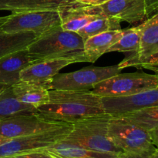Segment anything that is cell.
Listing matches in <instances>:
<instances>
[{
  "instance_id": "obj_4",
  "label": "cell",
  "mask_w": 158,
  "mask_h": 158,
  "mask_svg": "<svg viewBox=\"0 0 158 158\" xmlns=\"http://www.w3.org/2000/svg\"><path fill=\"white\" fill-rule=\"evenodd\" d=\"M108 136L123 152L152 154L156 150L149 131L120 116H111Z\"/></svg>"
},
{
  "instance_id": "obj_3",
  "label": "cell",
  "mask_w": 158,
  "mask_h": 158,
  "mask_svg": "<svg viewBox=\"0 0 158 158\" xmlns=\"http://www.w3.org/2000/svg\"><path fill=\"white\" fill-rule=\"evenodd\" d=\"M111 115L106 113L85 117L72 123V129L62 141L98 152L120 154L108 136Z\"/></svg>"
},
{
  "instance_id": "obj_13",
  "label": "cell",
  "mask_w": 158,
  "mask_h": 158,
  "mask_svg": "<svg viewBox=\"0 0 158 158\" xmlns=\"http://www.w3.org/2000/svg\"><path fill=\"white\" fill-rule=\"evenodd\" d=\"M72 63L68 59H54L32 63L20 73V81L37 83L47 89V85L60 69Z\"/></svg>"
},
{
  "instance_id": "obj_1",
  "label": "cell",
  "mask_w": 158,
  "mask_h": 158,
  "mask_svg": "<svg viewBox=\"0 0 158 158\" xmlns=\"http://www.w3.org/2000/svg\"><path fill=\"white\" fill-rule=\"evenodd\" d=\"M37 115L45 120L73 123L85 117L104 114L102 97L90 90H49L47 103L37 108Z\"/></svg>"
},
{
  "instance_id": "obj_22",
  "label": "cell",
  "mask_w": 158,
  "mask_h": 158,
  "mask_svg": "<svg viewBox=\"0 0 158 158\" xmlns=\"http://www.w3.org/2000/svg\"><path fill=\"white\" fill-rule=\"evenodd\" d=\"M123 30V34L122 37L110 48L108 52H123L128 54L137 53L140 46V26Z\"/></svg>"
},
{
  "instance_id": "obj_28",
  "label": "cell",
  "mask_w": 158,
  "mask_h": 158,
  "mask_svg": "<svg viewBox=\"0 0 158 158\" xmlns=\"http://www.w3.org/2000/svg\"><path fill=\"white\" fill-rule=\"evenodd\" d=\"M151 154H136V153L121 152L118 154L117 158H150Z\"/></svg>"
},
{
  "instance_id": "obj_21",
  "label": "cell",
  "mask_w": 158,
  "mask_h": 158,
  "mask_svg": "<svg viewBox=\"0 0 158 158\" xmlns=\"http://www.w3.org/2000/svg\"><path fill=\"white\" fill-rule=\"evenodd\" d=\"M121 21L112 17H98L91 23L79 30L77 33L85 40L88 38L102 32L110 30L122 29L120 26Z\"/></svg>"
},
{
  "instance_id": "obj_19",
  "label": "cell",
  "mask_w": 158,
  "mask_h": 158,
  "mask_svg": "<svg viewBox=\"0 0 158 158\" xmlns=\"http://www.w3.org/2000/svg\"><path fill=\"white\" fill-rule=\"evenodd\" d=\"M37 108L19 101L15 97L12 86L0 92V120L18 115L37 114Z\"/></svg>"
},
{
  "instance_id": "obj_15",
  "label": "cell",
  "mask_w": 158,
  "mask_h": 158,
  "mask_svg": "<svg viewBox=\"0 0 158 158\" xmlns=\"http://www.w3.org/2000/svg\"><path fill=\"white\" fill-rule=\"evenodd\" d=\"M76 0H0V10L17 12L61 11Z\"/></svg>"
},
{
  "instance_id": "obj_9",
  "label": "cell",
  "mask_w": 158,
  "mask_h": 158,
  "mask_svg": "<svg viewBox=\"0 0 158 158\" xmlns=\"http://www.w3.org/2000/svg\"><path fill=\"white\" fill-rule=\"evenodd\" d=\"M62 18L59 11L17 12L8 15L0 30L7 33L32 32L36 38L51 29L61 26Z\"/></svg>"
},
{
  "instance_id": "obj_11",
  "label": "cell",
  "mask_w": 158,
  "mask_h": 158,
  "mask_svg": "<svg viewBox=\"0 0 158 158\" xmlns=\"http://www.w3.org/2000/svg\"><path fill=\"white\" fill-rule=\"evenodd\" d=\"M64 124L66 123L45 120L37 114L14 116L0 120V135L12 139L46 132Z\"/></svg>"
},
{
  "instance_id": "obj_27",
  "label": "cell",
  "mask_w": 158,
  "mask_h": 158,
  "mask_svg": "<svg viewBox=\"0 0 158 158\" xmlns=\"http://www.w3.org/2000/svg\"><path fill=\"white\" fill-rule=\"evenodd\" d=\"M109 1L110 0H76L75 2L82 5V6H97L104 4Z\"/></svg>"
},
{
  "instance_id": "obj_7",
  "label": "cell",
  "mask_w": 158,
  "mask_h": 158,
  "mask_svg": "<svg viewBox=\"0 0 158 158\" xmlns=\"http://www.w3.org/2000/svg\"><path fill=\"white\" fill-rule=\"evenodd\" d=\"M118 64L110 66H89L67 73H58L52 77L47 89L58 90H91L97 83L120 73Z\"/></svg>"
},
{
  "instance_id": "obj_8",
  "label": "cell",
  "mask_w": 158,
  "mask_h": 158,
  "mask_svg": "<svg viewBox=\"0 0 158 158\" xmlns=\"http://www.w3.org/2000/svg\"><path fill=\"white\" fill-rule=\"evenodd\" d=\"M65 9L86 15L112 17L130 24L143 22L148 18L145 0H110L97 6H82L74 2Z\"/></svg>"
},
{
  "instance_id": "obj_12",
  "label": "cell",
  "mask_w": 158,
  "mask_h": 158,
  "mask_svg": "<svg viewBox=\"0 0 158 158\" xmlns=\"http://www.w3.org/2000/svg\"><path fill=\"white\" fill-rule=\"evenodd\" d=\"M154 72L158 75V68ZM105 113L118 116L141 109L158 106V86L140 94L123 97H102Z\"/></svg>"
},
{
  "instance_id": "obj_5",
  "label": "cell",
  "mask_w": 158,
  "mask_h": 158,
  "mask_svg": "<svg viewBox=\"0 0 158 158\" xmlns=\"http://www.w3.org/2000/svg\"><path fill=\"white\" fill-rule=\"evenodd\" d=\"M158 86L157 74L143 72L118 73L97 83L91 92L100 97H123Z\"/></svg>"
},
{
  "instance_id": "obj_17",
  "label": "cell",
  "mask_w": 158,
  "mask_h": 158,
  "mask_svg": "<svg viewBox=\"0 0 158 158\" xmlns=\"http://www.w3.org/2000/svg\"><path fill=\"white\" fill-rule=\"evenodd\" d=\"M12 89L19 101L35 108L46 104L49 100V90L40 84L20 81L12 86Z\"/></svg>"
},
{
  "instance_id": "obj_16",
  "label": "cell",
  "mask_w": 158,
  "mask_h": 158,
  "mask_svg": "<svg viewBox=\"0 0 158 158\" xmlns=\"http://www.w3.org/2000/svg\"><path fill=\"white\" fill-rule=\"evenodd\" d=\"M123 29L110 30L91 36L84 41V54L89 63H95L122 37Z\"/></svg>"
},
{
  "instance_id": "obj_25",
  "label": "cell",
  "mask_w": 158,
  "mask_h": 158,
  "mask_svg": "<svg viewBox=\"0 0 158 158\" xmlns=\"http://www.w3.org/2000/svg\"><path fill=\"white\" fill-rule=\"evenodd\" d=\"M3 158H52V156L45 151L44 150L40 151H32V152L23 153V154H16V155L10 156V157H3Z\"/></svg>"
},
{
  "instance_id": "obj_30",
  "label": "cell",
  "mask_w": 158,
  "mask_h": 158,
  "mask_svg": "<svg viewBox=\"0 0 158 158\" xmlns=\"http://www.w3.org/2000/svg\"><path fill=\"white\" fill-rule=\"evenodd\" d=\"M10 140V139H8V138H6V137H2V136L0 135V145L2 144V143H6V142H7L8 140Z\"/></svg>"
},
{
  "instance_id": "obj_26",
  "label": "cell",
  "mask_w": 158,
  "mask_h": 158,
  "mask_svg": "<svg viewBox=\"0 0 158 158\" xmlns=\"http://www.w3.org/2000/svg\"><path fill=\"white\" fill-rule=\"evenodd\" d=\"M148 18L158 12V0H145Z\"/></svg>"
},
{
  "instance_id": "obj_32",
  "label": "cell",
  "mask_w": 158,
  "mask_h": 158,
  "mask_svg": "<svg viewBox=\"0 0 158 158\" xmlns=\"http://www.w3.org/2000/svg\"><path fill=\"white\" fill-rule=\"evenodd\" d=\"M8 19V15L7 16H2V17H0V26L6 21V19Z\"/></svg>"
},
{
  "instance_id": "obj_33",
  "label": "cell",
  "mask_w": 158,
  "mask_h": 158,
  "mask_svg": "<svg viewBox=\"0 0 158 158\" xmlns=\"http://www.w3.org/2000/svg\"><path fill=\"white\" fill-rule=\"evenodd\" d=\"M7 87H9L8 86H6V85H3V84H1L0 83V92H2V91L3 90V89H6Z\"/></svg>"
},
{
  "instance_id": "obj_2",
  "label": "cell",
  "mask_w": 158,
  "mask_h": 158,
  "mask_svg": "<svg viewBox=\"0 0 158 158\" xmlns=\"http://www.w3.org/2000/svg\"><path fill=\"white\" fill-rule=\"evenodd\" d=\"M83 49L84 40L61 26L36 38L27 47L32 63L54 59H68L75 63L88 62Z\"/></svg>"
},
{
  "instance_id": "obj_29",
  "label": "cell",
  "mask_w": 158,
  "mask_h": 158,
  "mask_svg": "<svg viewBox=\"0 0 158 158\" xmlns=\"http://www.w3.org/2000/svg\"><path fill=\"white\" fill-rule=\"evenodd\" d=\"M149 132L153 144L156 147V148H158V127L151 130Z\"/></svg>"
},
{
  "instance_id": "obj_6",
  "label": "cell",
  "mask_w": 158,
  "mask_h": 158,
  "mask_svg": "<svg viewBox=\"0 0 158 158\" xmlns=\"http://www.w3.org/2000/svg\"><path fill=\"white\" fill-rule=\"evenodd\" d=\"M139 26L140 40L138 51L135 54H127L118 66L121 69L135 67L154 71L158 68V12Z\"/></svg>"
},
{
  "instance_id": "obj_31",
  "label": "cell",
  "mask_w": 158,
  "mask_h": 158,
  "mask_svg": "<svg viewBox=\"0 0 158 158\" xmlns=\"http://www.w3.org/2000/svg\"><path fill=\"white\" fill-rule=\"evenodd\" d=\"M150 158H158V148H156V150L154 151V153L151 154V157Z\"/></svg>"
},
{
  "instance_id": "obj_18",
  "label": "cell",
  "mask_w": 158,
  "mask_h": 158,
  "mask_svg": "<svg viewBox=\"0 0 158 158\" xmlns=\"http://www.w3.org/2000/svg\"><path fill=\"white\" fill-rule=\"evenodd\" d=\"M52 158H117L119 154L98 152L60 141L44 149Z\"/></svg>"
},
{
  "instance_id": "obj_14",
  "label": "cell",
  "mask_w": 158,
  "mask_h": 158,
  "mask_svg": "<svg viewBox=\"0 0 158 158\" xmlns=\"http://www.w3.org/2000/svg\"><path fill=\"white\" fill-rule=\"evenodd\" d=\"M27 48L0 59V83L12 86L20 82V73L32 64Z\"/></svg>"
},
{
  "instance_id": "obj_23",
  "label": "cell",
  "mask_w": 158,
  "mask_h": 158,
  "mask_svg": "<svg viewBox=\"0 0 158 158\" xmlns=\"http://www.w3.org/2000/svg\"><path fill=\"white\" fill-rule=\"evenodd\" d=\"M118 116L148 131L158 127V106L145 108Z\"/></svg>"
},
{
  "instance_id": "obj_20",
  "label": "cell",
  "mask_w": 158,
  "mask_h": 158,
  "mask_svg": "<svg viewBox=\"0 0 158 158\" xmlns=\"http://www.w3.org/2000/svg\"><path fill=\"white\" fill-rule=\"evenodd\" d=\"M36 39L32 32L7 33L0 30V59L12 52L27 48Z\"/></svg>"
},
{
  "instance_id": "obj_24",
  "label": "cell",
  "mask_w": 158,
  "mask_h": 158,
  "mask_svg": "<svg viewBox=\"0 0 158 158\" xmlns=\"http://www.w3.org/2000/svg\"><path fill=\"white\" fill-rule=\"evenodd\" d=\"M59 12H60L62 18V29L75 32H77L93 20L99 17L97 15H86L69 9H63Z\"/></svg>"
},
{
  "instance_id": "obj_10",
  "label": "cell",
  "mask_w": 158,
  "mask_h": 158,
  "mask_svg": "<svg viewBox=\"0 0 158 158\" xmlns=\"http://www.w3.org/2000/svg\"><path fill=\"white\" fill-rule=\"evenodd\" d=\"M72 129V123L46 132L15 137L0 145V158L40 151L64 140Z\"/></svg>"
}]
</instances>
